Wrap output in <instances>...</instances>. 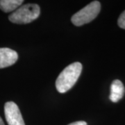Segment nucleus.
Wrapping results in <instances>:
<instances>
[{"instance_id": "nucleus-1", "label": "nucleus", "mask_w": 125, "mask_h": 125, "mask_svg": "<svg viewBox=\"0 0 125 125\" xmlns=\"http://www.w3.org/2000/svg\"><path fill=\"white\" fill-rule=\"evenodd\" d=\"M82 71V65L75 62L69 65L58 75L56 81V87L60 93H65L76 83Z\"/></svg>"}, {"instance_id": "nucleus-2", "label": "nucleus", "mask_w": 125, "mask_h": 125, "mask_svg": "<svg viewBox=\"0 0 125 125\" xmlns=\"http://www.w3.org/2000/svg\"><path fill=\"white\" fill-rule=\"evenodd\" d=\"M40 6L36 4H27L23 5L15 10L9 17L11 22L18 24H28L34 21L39 17Z\"/></svg>"}, {"instance_id": "nucleus-3", "label": "nucleus", "mask_w": 125, "mask_h": 125, "mask_svg": "<svg viewBox=\"0 0 125 125\" xmlns=\"http://www.w3.org/2000/svg\"><path fill=\"white\" fill-rule=\"evenodd\" d=\"M100 10L101 4L99 1H92L72 17V22L77 27L90 22L98 15Z\"/></svg>"}, {"instance_id": "nucleus-4", "label": "nucleus", "mask_w": 125, "mask_h": 125, "mask_svg": "<svg viewBox=\"0 0 125 125\" xmlns=\"http://www.w3.org/2000/svg\"><path fill=\"white\" fill-rule=\"evenodd\" d=\"M4 113L9 125H25L20 108L13 102L5 104Z\"/></svg>"}, {"instance_id": "nucleus-5", "label": "nucleus", "mask_w": 125, "mask_h": 125, "mask_svg": "<svg viewBox=\"0 0 125 125\" xmlns=\"http://www.w3.org/2000/svg\"><path fill=\"white\" fill-rule=\"evenodd\" d=\"M18 59V53L9 48H0V69L15 64Z\"/></svg>"}, {"instance_id": "nucleus-6", "label": "nucleus", "mask_w": 125, "mask_h": 125, "mask_svg": "<svg viewBox=\"0 0 125 125\" xmlns=\"http://www.w3.org/2000/svg\"><path fill=\"white\" fill-rule=\"evenodd\" d=\"M125 93V86L122 81L118 79L114 80L111 85V93L109 95V99L112 102L116 103L123 97Z\"/></svg>"}, {"instance_id": "nucleus-7", "label": "nucleus", "mask_w": 125, "mask_h": 125, "mask_svg": "<svg viewBox=\"0 0 125 125\" xmlns=\"http://www.w3.org/2000/svg\"><path fill=\"white\" fill-rule=\"evenodd\" d=\"M23 2V0H0V9L5 13H9L17 10Z\"/></svg>"}, {"instance_id": "nucleus-8", "label": "nucleus", "mask_w": 125, "mask_h": 125, "mask_svg": "<svg viewBox=\"0 0 125 125\" xmlns=\"http://www.w3.org/2000/svg\"><path fill=\"white\" fill-rule=\"evenodd\" d=\"M117 24L120 28L125 29V10L120 15L117 20Z\"/></svg>"}, {"instance_id": "nucleus-9", "label": "nucleus", "mask_w": 125, "mask_h": 125, "mask_svg": "<svg viewBox=\"0 0 125 125\" xmlns=\"http://www.w3.org/2000/svg\"><path fill=\"white\" fill-rule=\"evenodd\" d=\"M68 125H87V123L85 121H77V122L71 123Z\"/></svg>"}, {"instance_id": "nucleus-10", "label": "nucleus", "mask_w": 125, "mask_h": 125, "mask_svg": "<svg viewBox=\"0 0 125 125\" xmlns=\"http://www.w3.org/2000/svg\"><path fill=\"white\" fill-rule=\"evenodd\" d=\"M0 125H4V122L2 120L1 117H0Z\"/></svg>"}]
</instances>
